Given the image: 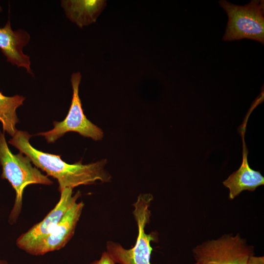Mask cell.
Wrapping results in <instances>:
<instances>
[{
	"label": "cell",
	"mask_w": 264,
	"mask_h": 264,
	"mask_svg": "<svg viewBox=\"0 0 264 264\" xmlns=\"http://www.w3.org/2000/svg\"><path fill=\"white\" fill-rule=\"evenodd\" d=\"M228 20L224 41L247 39L264 44V1L253 0L248 4L237 5L226 0L219 1Z\"/></svg>",
	"instance_id": "277c9868"
},
{
	"label": "cell",
	"mask_w": 264,
	"mask_h": 264,
	"mask_svg": "<svg viewBox=\"0 0 264 264\" xmlns=\"http://www.w3.org/2000/svg\"><path fill=\"white\" fill-rule=\"evenodd\" d=\"M32 136L26 132L17 130L8 143L29 157L36 167L56 179L60 192L67 188L73 189L97 181L108 182L110 180V175L105 169L106 159L87 164L81 161L69 164L59 155L44 153L33 147L29 142Z\"/></svg>",
	"instance_id": "6da1fadb"
},
{
	"label": "cell",
	"mask_w": 264,
	"mask_h": 264,
	"mask_svg": "<svg viewBox=\"0 0 264 264\" xmlns=\"http://www.w3.org/2000/svg\"><path fill=\"white\" fill-rule=\"evenodd\" d=\"M153 199L150 194H140L133 204V214L138 227V236L135 245L131 249H125L118 243L107 242V252L114 261L120 264H151L150 258L152 247L151 242L157 238L156 233L146 234L145 228L150 222L151 212L149 207Z\"/></svg>",
	"instance_id": "3957f363"
},
{
	"label": "cell",
	"mask_w": 264,
	"mask_h": 264,
	"mask_svg": "<svg viewBox=\"0 0 264 264\" xmlns=\"http://www.w3.org/2000/svg\"><path fill=\"white\" fill-rule=\"evenodd\" d=\"M30 39L29 33L23 29L13 30L10 21L0 28V49L7 61L32 74L30 57L23 52Z\"/></svg>",
	"instance_id": "9c48e42d"
},
{
	"label": "cell",
	"mask_w": 264,
	"mask_h": 264,
	"mask_svg": "<svg viewBox=\"0 0 264 264\" xmlns=\"http://www.w3.org/2000/svg\"><path fill=\"white\" fill-rule=\"evenodd\" d=\"M115 262L107 252H104L99 260L95 261L90 264H115Z\"/></svg>",
	"instance_id": "4fadbf2b"
},
{
	"label": "cell",
	"mask_w": 264,
	"mask_h": 264,
	"mask_svg": "<svg viewBox=\"0 0 264 264\" xmlns=\"http://www.w3.org/2000/svg\"><path fill=\"white\" fill-rule=\"evenodd\" d=\"M243 140L242 160L240 168L223 181L229 190V198L233 199L244 190L253 192L264 184V177L260 171L250 168L247 160L248 151Z\"/></svg>",
	"instance_id": "30bf717a"
},
{
	"label": "cell",
	"mask_w": 264,
	"mask_h": 264,
	"mask_svg": "<svg viewBox=\"0 0 264 264\" xmlns=\"http://www.w3.org/2000/svg\"><path fill=\"white\" fill-rule=\"evenodd\" d=\"M247 264H264V257L252 256L249 259Z\"/></svg>",
	"instance_id": "5bb4252c"
},
{
	"label": "cell",
	"mask_w": 264,
	"mask_h": 264,
	"mask_svg": "<svg viewBox=\"0 0 264 264\" xmlns=\"http://www.w3.org/2000/svg\"><path fill=\"white\" fill-rule=\"evenodd\" d=\"M106 5V1L102 0L61 1L67 18L81 28L95 22Z\"/></svg>",
	"instance_id": "8fae6325"
},
{
	"label": "cell",
	"mask_w": 264,
	"mask_h": 264,
	"mask_svg": "<svg viewBox=\"0 0 264 264\" xmlns=\"http://www.w3.org/2000/svg\"><path fill=\"white\" fill-rule=\"evenodd\" d=\"M0 264H8V263L5 261L0 260Z\"/></svg>",
	"instance_id": "9a60e30c"
},
{
	"label": "cell",
	"mask_w": 264,
	"mask_h": 264,
	"mask_svg": "<svg viewBox=\"0 0 264 264\" xmlns=\"http://www.w3.org/2000/svg\"><path fill=\"white\" fill-rule=\"evenodd\" d=\"M82 78L80 72L73 73L71 83L73 90L70 107L65 119L54 121V128L50 131L41 132L37 135L44 136L48 143H54L67 132H73L94 140H101L104 136L102 130L90 122L86 116L79 95V87Z\"/></svg>",
	"instance_id": "8992f818"
},
{
	"label": "cell",
	"mask_w": 264,
	"mask_h": 264,
	"mask_svg": "<svg viewBox=\"0 0 264 264\" xmlns=\"http://www.w3.org/2000/svg\"><path fill=\"white\" fill-rule=\"evenodd\" d=\"M84 206L83 202L74 203L55 228L29 248L26 252L33 255H42L64 247L74 235Z\"/></svg>",
	"instance_id": "ba28073f"
},
{
	"label": "cell",
	"mask_w": 264,
	"mask_h": 264,
	"mask_svg": "<svg viewBox=\"0 0 264 264\" xmlns=\"http://www.w3.org/2000/svg\"><path fill=\"white\" fill-rule=\"evenodd\" d=\"M25 97L15 95L7 96L0 91V122L3 132L13 136L17 132L16 125L19 122L17 109L23 104Z\"/></svg>",
	"instance_id": "7c38bea8"
},
{
	"label": "cell",
	"mask_w": 264,
	"mask_h": 264,
	"mask_svg": "<svg viewBox=\"0 0 264 264\" xmlns=\"http://www.w3.org/2000/svg\"><path fill=\"white\" fill-rule=\"evenodd\" d=\"M192 252L195 260L192 264H247L254 255V247L239 234H228L203 242Z\"/></svg>",
	"instance_id": "5b68a950"
},
{
	"label": "cell",
	"mask_w": 264,
	"mask_h": 264,
	"mask_svg": "<svg viewBox=\"0 0 264 264\" xmlns=\"http://www.w3.org/2000/svg\"><path fill=\"white\" fill-rule=\"evenodd\" d=\"M30 159L20 153L13 154L6 142L4 132L0 131V164L1 177L7 179L16 192V198L10 214L9 222L15 223L21 212L24 189L33 184L51 185L53 182L31 164Z\"/></svg>",
	"instance_id": "7a4b0ae2"
},
{
	"label": "cell",
	"mask_w": 264,
	"mask_h": 264,
	"mask_svg": "<svg viewBox=\"0 0 264 264\" xmlns=\"http://www.w3.org/2000/svg\"><path fill=\"white\" fill-rule=\"evenodd\" d=\"M2 10L1 7L0 6V12Z\"/></svg>",
	"instance_id": "2e32d148"
},
{
	"label": "cell",
	"mask_w": 264,
	"mask_h": 264,
	"mask_svg": "<svg viewBox=\"0 0 264 264\" xmlns=\"http://www.w3.org/2000/svg\"><path fill=\"white\" fill-rule=\"evenodd\" d=\"M72 189L60 191V198L54 208L40 222L36 224L17 240L18 247L25 252L34 244L48 235L57 225L67 210L81 196L80 191L73 195Z\"/></svg>",
	"instance_id": "52a82bcc"
}]
</instances>
